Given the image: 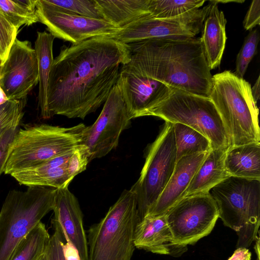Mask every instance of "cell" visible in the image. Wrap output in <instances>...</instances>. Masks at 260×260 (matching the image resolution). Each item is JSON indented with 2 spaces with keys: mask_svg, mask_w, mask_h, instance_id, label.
I'll list each match as a JSON object with an SVG mask.
<instances>
[{
  "mask_svg": "<svg viewBox=\"0 0 260 260\" xmlns=\"http://www.w3.org/2000/svg\"><path fill=\"white\" fill-rule=\"evenodd\" d=\"M130 59L128 44L92 38L62 46L54 58L47 92V119L55 115L84 119L105 103Z\"/></svg>",
  "mask_w": 260,
  "mask_h": 260,
  "instance_id": "1",
  "label": "cell"
},
{
  "mask_svg": "<svg viewBox=\"0 0 260 260\" xmlns=\"http://www.w3.org/2000/svg\"><path fill=\"white\" fill-rule=\"evenodd\" d=\"M128 45L127 67L169 87L209 98L212 76L200 38L152 39Z\"/></svg>",
  "mask_w": 260,
  "mask_h": 260,
  "instance_id": "2",
  "label": "cell"
},
{
  "mask_svg": "<svg viewBox=\"0 0 260 260\" xmlns=\"http://www.w3.org/2000/svg\"><path fill=\"white\" fill-rule=\"evenodd\" d=\"M209 98L217 109L230 146L260 142L258 109L250 84L230 71L212 76Z\"/></svg>",
  "mask_w": 260,
  "mask_h": 260,
  "instance_id": "3",
  "label": "cell"
},
{
  "mask_svg": "<svg viewBox=\"0 0 260 260\" xmlns=\"http://www.w3.org/2000/svg\"><path fill=\"white\" fill-rule=\"evenodd\" d=\"M139 221L136 195L124 190L104 217L88 230V260H131Z\"/></svg>",
  "mask_w": 260,
  "mask_h": 260,
  "instance_id": "4",
  "label": "cell"
},
{
  "mask_svg": "<svg viewBox=\"0 0 260 260\" xmlns=\"http://www.w3.org/2000/svg\"><path fill=\"white\" fill-rule=\"evenodd\" d=\"M85 127L82 123L70 127L42 124L18 130L9 152L5 174L38 167L73 151L80 144Z\"/></svg>",
  "mask_w": 260,
  "mask_h": 260,
  "instance_id": "5",
  "label": "cell"
},
{
  "mask_svg": "<svg viewBox=\"0 0 260 260\" xmlns=\"http://www.w3.org/2000/svg\"><path fill=\"white\" fill-rule=\"evenodd\" d=\"M209 193L218 206L219 218L237 233V248L248 247L259 232L260 179L230 176Z\"/></svg>",
  "mask_w": 260,
  "mask_h": 260,
  "instance_id": "6",
  "label": "cell"
},
{
  "mask_svg": "<svg viewBox=\"0 0 260 260\" xmlns=\"http://www.w3.org/2000/svg\"><path fill=\"white\" fill-rule=\"evenodd\" d=\"M56 191L35 186L8 192L0 211V260H10L21 240L53 210Z\"/></svg>",
  "mask_w": 260,
  "mask_h": 260,
  "instance_id": "7",
  "label": "cell"
},
{
  "mask_svg": "<svg viewBox=\"0 0 260 260\" xmlns=\"http://www.w3.org/2000/svg\"><path fill=\"white\" fill-rule=\"evenodd\" d=\"M145 116L188 126L208 138L212 149H228L230 147L221 117L209 98L170 87L166 95L149 109Z\"/></svg>",
  "mask_w": 260,
  "mask_h": 260,
  "instance_id": "8",
  "label": "cell"
},
{
  "mask_svg": "<svg viewBox=\"0 0 260 260\" xmlns=\"http://www.w3.org/2000/svg\"><path fill=\"white\" fill-rule=\"evenodd\" d=\"M176 164L174 124L165 121L163 128L148 150L139 178L131 188L136 195L140 221L147 214L165 189Z\"/></svg>",
  "mask_w": 260,
  "mask_h": 260,
  "instance_id": "9",
  "label": "cell"
},
{
  "mask_svg": "<svg viewBox=\"0 0 260 260\" xmlns=\"http://www.w3.org/2000/svg\"><path fill=\"white\" fill-rule=\"evenodd\" d=\"M165 215L175 243L186 248L211 232L219 210L209 192L202 193L182 198Z\"/></svg>",
  "mask_w": 260,
  "mask_h": 260,
  "instance_id": "10",
  "label": "cell"
},
{
  "mask_svg": "<svg viewBox=\"0 0 260 260\" xmlns=\"http://www.w3.org/2000/svg\"><path fill=\"white\" fill-rule=\"evenodd\" d=\"M131 119L118 79L97 119L83 131L80 144L87 147L89 162L116 148L121 133L129 126Z\"/></svg>",
  "mask_w": 260,
  "mask_h": 260,
  "instance_id": "11",
  "label": "cell"
},
{
  "mask_svg": "<svg viewBox=\"0 0 260 260\" xmlns=\"http://www.w3.org/2000/svg\"><path fill=\"white\" fill-rule=\"evenodd\" d=\"M36 13L39 21L46 26L49 33L72 44L94 37L113 38L120 29L105 20L77 15L46 0H37Z\"/></svg>",
  "mask_w": 260,
  "mask_h": 260,
  "instance_id": "12",
  "label": "cell"
},
{
  "mask_svg": "<svg viewBox=\"0 0 260 260\" xmlns=\"http://www.w3.org/2000/svg\"><path fill=\"white\" fill-rule=\"evenodd\" d=\"M210 4L178 17H146L120 28L113 38L126 44L146 40L170 37H196L201 31Z\"/></svg>",
  "mask_w": 260,
  "mask_h": 260,
  "instance_id": "13",
  "label": "cell"
},
{
  "mask_svg": "<svg viewBox=\"0 0 260 260\" xmlns=\"http://www.w3.org/2000/svg\"><path fill=\"white\" fill-rule=\"evenodd\" d=\"M39 83L35 49L28 41L16 38L0 73V87L8 100L25 99Z\"/></svg>",
  "mask_w": 260,
  "mask_h": 260,
  "instance_id": "14",
  "label": "cell"
},
{
  "mask_svg": "<svg viewBox=\"0 0 260 260\" xmlns=\"http://www.w3.org/2000/svg\"><path fill=\"white\" fill-rule=\"evenodd\" d=\"M52 219L60 226L67 238L78 250L81 260H88L87 236L83 226V214L76 197L68 187L56 189Z\"/></svg>",
  "mask_w": 260,
  "mask_h": 260,
  "instance_id": "15",
  "label": "cell"
},
{
  "mask_svg": "<svg viewBox=\"0 0 260 260\" xmlns=\"http://www.w3.org/2000/svg\"><path fill=\"white\" fill-rule=\"evenodd\" d=\"M208 152L182 157L177 161L173 173L161 194L146 215H165L182 199L199 167Z\"/></svg>",
  "mask_w": 260,
  "mask_h": 260,
  "instance_id": "16",
  "label": "cell"
},
{
  "mask_svg": "<svg viewBox=\"0 0 260 260\" xmlns=\"http://www.w3.org/2000/svg\"><path fill=\"white\" fill-rule=\"evenodd\" d=\"M133 240L135 248L156 254L176 255L185 248L175 243L165 215L145 216L137 224Z\"/></svg>",
  "mask_w": 260,
  "mask_h": 260,
  "instance_id": "17",
  "label": "cell"
},
{
  "mask_svg": "<svg viewBox=\"0 0 260 260\" xmlns=\"http://www.w3.org/2000/svg\"><path fill=\"white\" fill-rule=\"evenodd\" d=\"M204 20L200 38L205 55L210 70L220 65L224 50L226 36V20L218 4L210 2Z\"/></svg>",
  "mask_w": 260,
  "mask_h": 260,
  "instance_id": "18",
  "label": "cell"
},
{
  "mask_svg": "<svg viewBox=\"0 0 260 260\" xmlns=\"http://www.w3.org/2000/svg\"><path fill=\"white\" fill-rule=\"evenodd\" d=\"M228 149H212L208 152L182 198L198 193H209L214 186L230 176L224 167Z\"/></svg>",
  "mask_w": 260,
  "mask_h": 260,
  "instance_id": "19",
  "label": "cell"
},
{
  "mask_svg": "<svg viewBox=\"0 0 260 260\" xmlns=\"http://www.w3.org/2000/svg\"><path fill=\"white\" fill-rule=\"evenodd\" d=\"M224 167L230 176L260 179V142L229 147Z\"/></svg>",
  "mask_w": 260,
  "mask_h": 260,
  "instance_id": "20",
  "label": "cell"
},
{
  "mask_svg": "<svg viewBox=\"0 0 260 260\" xmlns=\"http://www.w3.org/2000/svg\"><path fill=\"white\" fill-rule=\"evenodd\" d=\"M104 20L120 29L150 17L149 0H95Z\"/></svg>",
  "mask_w": 260,
  "mask_h": 260,
  "instance_id": "21",
  "label": "cell"
},
{
  "mask_svg": "<svg viewBox=\"0 0 260 260\" xmlns=\"http://www.w3.org/2000/svg\"><path fill=\"white\" fill-rule=\"evenodd\" d=\"M55 38L46 31H38L35 43L38 64V106L40 116L47 119V92L51 65L54 59L53 44Z\"/></svg>",
  "mask_w": 260,
  "mask_h": 260,
  "instance_id": "22",
  "label": "cell"
},
{
  "mask_svg": "<svg viewBox=\"0 0 260 260\" xmlns=\"http://www.w3.org/2000/svg\"><path fill=\"white\" fill-rule=\"evenodd\" d=\"M66 168L67 166L59 167L41 166L11 175L20 184L28 187L41 186L58 189L68 187L71 182Z\"/></svg>",
  "mask_w": 260,
  "mask_h": 260,
  "instance_id": "23",
  "label": "cell"
},
{
  "mask_svg": "<svg viewBox=\"0 0 260 260\" xmlns=\"http://www.w3.org/2000/svg\"><path fill=\"white\" fill-rule=\"evenodd\" d=\"M173 124L176 162L182 157L209 152L212 149L210 141L201 133L180 123Z\"/></svg>",
  "mask_w": 260,
  "mask_h": 260,
  "instance_id": "24",
  "label": "cell"
},
{
  "mask_svg": "<svg viewBox=\"0 0 260 260\" xmlns=\"http://www.w3.org/2000/svg\"><path fill=\"white\" fill-rule=\"evenodd\" d=\"M50 238L45 224L40 222L19 243L10 260H39Z\"/></svg>",
  "mask_w": 260,
  "mask_h": 260,
  "instance_id": "25",
  "label": "cell"
},
{
  "mask_svg": "<svg viewBox=\"0 0 260 260\" xmlns=\"http://www.w3.org/2000/svg\"><path fill=\"white\" fill-rule=\"evenodd\" d=\"M205 2V0H149L148 10L151 18H172L200 8Z\"/></svg>",
  "mask_w": 260,
  "mask_h": 260,
  "instance_id": "26",
  "label": "cell"
},
{
  "mask_svg": "<svg viewBox=\"0 0 260 260\" xmlns=\"http://www.w3.org/2000/svg\"><path fill=\"white\" fill-rule=\"evenodd\" d=\"M0 9L17 29L22 25L29 26L39 22L36 11H32L18 0H0Z\"/></svg>",
  "mask_w": 260,
  "mask_h": 260,
  "instance_id": "27",
  "label": "cell"
},
{
  "mask_svg": "<svg viewBox=\"0 0 260 260\" xmlns=\"http://www.w3.org/2000/svg\"><path fill=\"white\" fill-rule=\"evenodd\" d=\"M26 98L8 100L0 105V138L9 129L18 127L23 115Z\"/></svg>",
  "mask_w": 260,
  "mask_h": 260,
  "instance_id": "28",
  "label": "cell"
},
{
  "mask_svg": "<svg viewBox=\"0 0 260 260\" xmlns=\"http://www.w3.org/2000/svg\"><path fill=\"white\" fill-rule=\"evenodd\" d=\"M49 4L82 16L103 19L95 0H46Z\"/></svg>",
  "mask_w": 260,
  "mask_h": 260,
  "instance_id": "29",
  "label": "cell"
},
{
  "mask_svg": "<svg viewBox=\"0 0 260 260\" xmlns=\"http://www.w3.org/2000/svg\"><path fill=\"white\" fill-rule=\"evenodd\" d=\"M259 39L257 29L251 30L246 37L237 56L234 74L237 77L243 78L250 62L256 54Z\"/></svg>",
  "mask_w": 260,
  "mask_h": 260,
  "instance_id": "30",
  "label": "cell"
},
{
  "mask_svg": "<svg viewBox=\"0 0 260 260\" xmlns=\"http://www.w3.org/2000/svg\"><path fill=\"white\" fill-rule=\"evenodd\" d=\"M18 29L11 23L0 9V58L5 61L17 38Z\"/></svg>",
  "mask_w": 260,
  "mask_h": 260,
  "instance_id": "31",
  "label": "cell"
},
{
  "mask_svg": "<svg viewBox=\"0 0 260 260\" xmlns=\"http://www.w3.org/2000/svg\"><path fill=\"white\" fill-rule=\"evenodd\" d=\"M89 154L87 147L82 144L75 147L67 165V172L70 181L84 171L89 162Z\"/></svg>",
  "mask_w": 260,
  "mask_h": 260,
  "instance_id": "32",
  "label": "cell"
},
{
  "mask_svg": "<svg viewBox=\"0 0 260 260\" xmlns=\"http://www.w3.org/2000/svg\"><path fill=\"white\" fill-rule=\"evenodd\" d=\"M54 233L47 245L45 254L47 260H66L63 245L65 242L64 236L59 224L54 220H52Z\"/></svg>",
  "mask_w": 260,
  "mask_h": 260,
  "instance_id": "33",
  "label": "cell"
},
{
  "mask_svg": "<svg viewBox=\"0 0 260 260\" xmlns=\"http://www.w3.org/2000/svg\"><path fill=\"white\" fill-rule=\"evenodd\" d=\"M18 131V127L11 128L0 138V176L4 172L9 152Z\"/></svg>",
  "mask_w": 260,
  "mask_h": 260,
  "instance_id": "34",
  "label": "cell"
},
{
  "mask_svg": "<svg viewBox=\"0 0 260 260\" xmlns=\"http://www.w3.org/2000/svg\"><path fill=\"white\" fill-rule=\"evenodd\" d=\"M260 24V1H253L247 11L243 21L244 28L247 30H252L257 25Z\"/></svg>",
  "mask_w": 260,
  "mask_h": 260,
  "instance_id": "35",
  "label": "cell"
},
{
  "mask_svg": "<svg viewBox=\"0 0 260 260\" xmlns=\"http://www.w3.org/2000/svg\"><path fill=\"white\" fill-rule=\"evenodd\" d=\"M64 238L63 252L66 260H81L77 249L67 238Z\"/></svg>",
  "mask_w": 260,
  "mask_h": 260,
  "instance_id": "36",
  "label": "cell"
},
{
  "mask_svg": "<svg viewBox=\"0 0 260 260\" xmlns=\"http://www.w3.org/2000/svg\"><path fill=\"white\" fill-rule=\"evenodd\" d=\"M251 253L247 248L239 247L228 260H250Z\"/></svg>",
  "mask_w": 260,
  "mask_h": 260,
  "instance_id": "37",
  "label": "cell"
},
{
  "mask_svg": "<svg viewBox=\"0 0 260 260\" xmlns=\"http://www.w3.org/2000/svg\"><path fill=\"white\" fill-rule=\"evenodd\" d=\"M259 76L251 88V93L254 102L256 104L259 98Z\"/></svg>",
  "mask_w": 260,
  "mask_h": 260,
  "instance_id": "38",
  "label": "cell"
},
{
  "mask_svg": "<svg viewBox=\"0 0 260 260\" xmlns=\"http://www.w3.org/2000/svg\"><path fill=\"white\" fill-rule=\"evenodd\" d=\"M259 232H258L257 235L255 239L256 240L254 249L255 252L257 254V260H259Z\"/></svg>",
  "mask_w": 260,
  "mask_h": 260,
  "instance_id": "39",
  "label": "cell"
},
{
  "mask_svg": "<svg viewBox=\"0 0 260 260\" xmlns=\"http://www.w3.org/2000/svg\"><path fill=\"white\" fill-rule=\"evenodd\" d=\"M210 2L213 3H216L218 4V3H222V4H226L228 3H243L245 2V1L243 0H231V1H221V0H212L210 1Z\"/></svg>",
  "mask_w": 260,
  "mask_h": 260,
  "instance_id": "40",
  "label": "cell"
},
{
  "mask_svg": "<svg viewBox=\"0 0 260 260\" xmlns=\"http://www.w3.org/2000/svg\"><path fill=\"white\" fill-rule=\"evenodd\" d=\"M8 100L5 93L0 87V105L5 103Z\"/></svg>",
  "mask_w": 260,
  "mask_h": 260,
  "instance_id": "41",
  "label": "cell"
},
{
  "mask_svg": "<svg viewBox=\"0 0 260 260\" xmlns=\"http://www.w3.org/2000/svg\"><path fill=\"white\" fill-rule=\"evenodd\" d=\"M39 260H47L45 252L41 256Z\"/></svg>",
  "mask_w": 260,
  "mask_h": 260,
  "instance_id": "42",
  "label": "cell"
},
{
  "mask_svg": "<svg viewBox=\"0 0 260 260\" xmlns=\"http://www.w3.org/2000/svg\"><path fill=\"white\" fill-rule=\"evenodd\" d=\"M4 61L0 58V73Z\"/></svg>",
  "mask_w": 260,
  "mask_h": 260,
  "instance_id": "43",
  "label": "cell"
}]
</instances>
